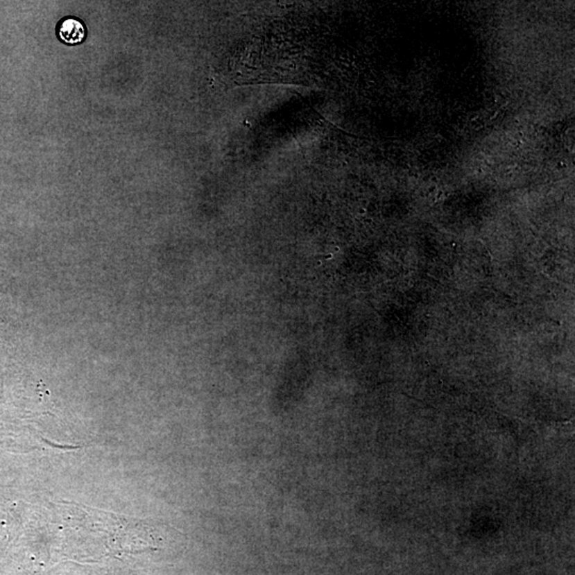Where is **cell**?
Instances as JSON below:
<instances>
[{
	"label": "cell",
	"instance_id": "6da1fadb",
	"mask_svg": "<svg viewBox=\"0 0 575 575\" xmlns=\"http://www.w3.org/2000/svg\"><path fill=\"white\" fill-rule=\"evenodd\" d=\"M58 35L65 43L76 45L85 41V25L79 19L67 17L60 23Z\"/></svg>",
	"mask_w": 575,
	"mask_h": 575
}]
</instances>
